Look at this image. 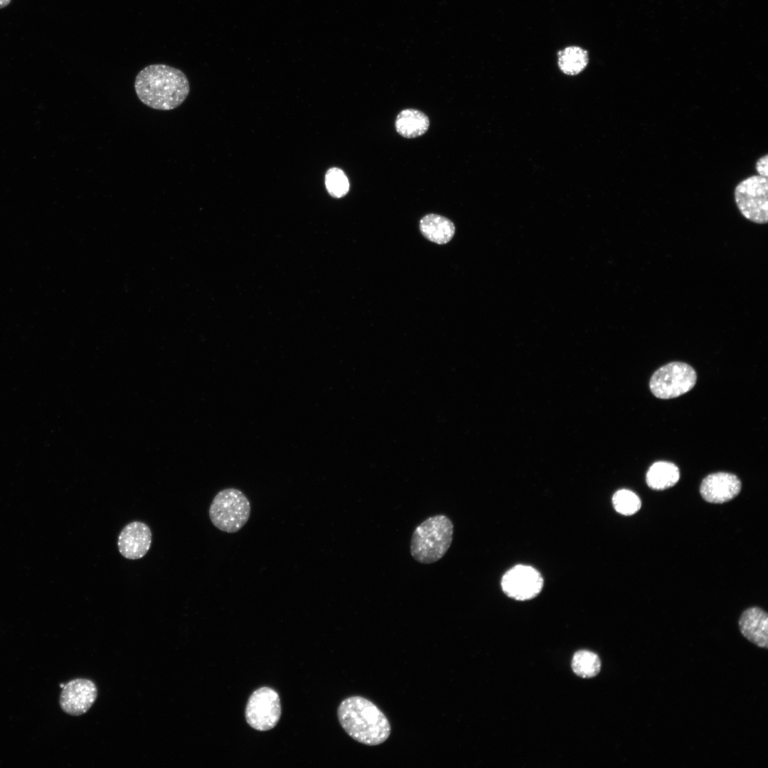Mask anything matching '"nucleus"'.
I'll return each mask as SVG.
<instances>
[{"label":"nucleus","mask_w":768,"mask_h":768,"mask_svg":"<svg viewBox=\"0 0 768 768\" xmlns=\"http://www.w3.org/2000/svg\"><path fill=\"white\" fill-rule=\"evenodd\" d=\"M614 509L624 516H631L641 508V500L633 491L628 489L617 491L612 497Z\"/></svg>","instance_id":"a211bd4d"},{"label":"nucleus","mask_w":768,"mask_h":768,"mask_svg":"<svg viewBox=\"0 0 768 768\" xmlns=\"http://www.w3.org/2000/svg\"><path fill=\"white\" fill-rule=\"evenodd\" d=\"M151 538V531L146 523L141 521L131 522L123 528L118 536L119 552L127 559H140L149 550Z\"/></svg>","instance_id":"9d476101"},{"label":"nucleus","mask_w":768,"mask_h":768,"mask_svg":"<svg viewBox=\"0 0 768 768\" xmlns=\"http://www.w3.org/2000/svg\"><path fill=\"white\" fill-rule=\"evenodd\" d=\"M571 666L573 672L578 676L592 678L599 673L601 661L596 654L581 650L574 654Z\"/></svg>","instance_id":"f3484780"},{"label":"nucleus","mask_w":768,"mask_h":768,"mask_svg":"<svg viewBox=\"0 0 768 768\" xmlns=\"http://www.w3.org/2000/svg\"><path fill=\"white\" fill-rule=\"evenodd\" d=\"M251 507L247 497L239 489L228 488L213 498L209 517L213 525L221 531L234 533L248 521Z\"/></svg>","instance_id":"20e7f679"},{"label":"nucleus","mask_w":768,"mask_h":768,"mask_svg":"<svg viewBox=\"0 0 768 768\" xmlns=\"http://www.w3.org/2000/svg\"><path fill=\"white\" fill-rule=\"evenodd\" d=\"M134 89L139 100L154 110H171L179 107L189 94L186 75L179 69L153 64L137 75Z\"/></svg>","instance_id":"f257e3e1"},{"label":"nucleus","mask_w":768,"mask_h":768,"mask_svg":"<svg viewBox=\"0 0 768 768\" xmlns=\"http://www.w3.org/2000/svg\"><path fill=\"white\" fill-rule=\"evenodd\" d=\"M97 697L95 683L86 678H75L64 685L59 698V704L63 712L78 716L85 713L94 704Z\"/></svg>","instance_id":"1a4fd4ad"},{"label":"nucleus","mask_w":768,"mask_h":768,"mask_svg":"<svg viewBox=\"0 0 768 768\" xmlns=\"http://www.w3.org/2000/svg\"><path fill=\"white\" fill-rule=\"evenodd\" d=\"M454 526L444 514L430 516L414 530L410 540V553L422 564H431L440 560L452 543Z\"/></svg>","instance_id":"7ed1b4c3"},{"label":"nucleus","mask_w":768,"mask_h":768,"mask_svg":"<svg viewBox=\"0 0 768 768\" xmlns=\"http://www.w3.org/2000/svg\"><path fill=\"white\" fill-rule=\"evenodd\" d=\"M741 634L749 641L760 648H768V615L757 607L745 610L739 619Z\"/></svg>","instance_id":"f8f14e48"},{"label":"nucleus","mask_w":768,"mask_h":768,"mask_svg":"<svg viewBox=\"0 0 768 768\" xmlns=\"http://www.w3.org/2000/svg\"><path fill=\"white\" fill-rule=\"evenodd\" d=\"M11 0H0V9L4 8L8 6Z\"/></svg>","instance_id":"412c9836"},{"label":"nucleus","mask_w":768,"mask_h":768,"mask_svg":"<svg viewBox=\"0 0 768 768\" xmlns=\"http://www.w3.org/2000/svg\"><path fill=\"white\" fill-rule=\"evenodd\" d=\"M741 490L738 477L727 472H717L705 476L700 484L703 498L713 503H722L736 497Z\"/></svg>","instance_id":"9b49d317"},{"label":"nucleus","mask_w":768,"mask_h":768,"mask_svg":"<svg viewBox=\"0 0 768 768\" xmlns=\"http://www.w3.org/2000/svg\"><path fill=\"white\" fill-rule=\"evenodd\" d=\"M543 580L535 568L518 565L507 571L501 579L503 591L516 600H528L541 591Z\"/></svg>","instance_id":"6e6552de"},{"label":"nucleus","mask_w":768,"mask_h":768,"mask_svg":"<svg viewBox=\"0 0 768 768\" xmlns=\"http://www.w3.org/2000/svg\"><path fill=\"white\" fill-rule=\"evenodd\" d=\"M768 155L767 154L759 158L755 163V169L758 175L768 177Z\"/></svg>","instance_id":"aec40b11"},{"label":"nucleus","mask_w":768,"mask_h":768,"mask_svg":"<svg viewBox=\"0 0 768 768\" xmlns=\"http://www.w3.org/2000/svg\"><path fill=\"white\" fill-rule=\"evenodd\" d=\"M337 714L345 732L360 743L378 745L384 742L390 734V725L385 715L374 703L363 697L346 698L340 704Z\"/></svg>","instance_id":"f03ea898"},{"label":"nucleus","mask_w":768,"mask_h":768,"mask_svg":"<svg viewBox=\"0 0 768 768\" xmlns=\"http://www.w3.org/2000/svg\"><path fill=\"white\" fill-rule=\"evenodd\" d=\"M65 684H60V686L63 688Z\"/></svg>","instance_id":"4be33fe9"},{"label":"nucleus","mask_w":768,"mask_h":768,"mask_svg":"<svg viewBox=\"0 0 768 768\" xmlns=\"http://www.w3.org/2000/svg\"><path fill=\"white\" fill-rule=\"evenodd\" d=\"M588 61L587 51L579 46H568L558 53V67L566 75L580 73L587 67Z\"/></svg>","instance_id":"dca6fc26"},{"label":"nucleus","mask_w":768,"mask_h":768,"mask_svg":"<svg viewBox=\"0 0 768 768\" xmlns=\"http://www.w3.org/2000/svg\"><path fill=\"white\" fill-rule=\"evenodd\" d=\"M325 184L329 193L335 198L344 196L349 190L348 179L340 169L333 167L328 170Z\"/></svg>","instance_id":"6ab92c4d"},{"label":"nucleus","mask_w":768,"mask_h":768,"mask_svg":"<svg viewBox=\"0 0 768 768\" xmlns=\"http://www.w3.org/2000/svg\"><path fill=\"white\" fill-rule=\"evenodd\" d=\"M281 705L278 693L269 687L255 690L248 699L245 718L248 725L259 731L274 728L279 720Z\"/></svg>","instance_id":"0eeeda50"},{"label":"nucleus","mask_w":768,"mask_h":768,"mask_svg":"<svg viewBox=\"0 0 768 768\" xmlns=\"http://www.w3.org/2000/svg\"><path fill=\"white\" fill-rule=\"evenodd\" d=\"M420 230L427 240L440 245L449 242L455 233L454 225L449 219L434 213L420 220Z\"/></svg>","instance_id":"ddd939ff"},{"label":"nucleus","mask_w":768,"mask_h":768,"mask_svg":"<svg viewBox=\"0 0 768 768\" xmlns=\"http://www.w3.org/2000/svg\"><path fill=\"white\" fill-rule=\"evenodd\" d=\"M696 380V372L690 365L683 362H671L654 373L649 387L656 398L670 399L690 391L695 386Z\"/></svg>","instance_id":"423d86ee"},{"label":"nucleus","mask_w":768,"mask_h":768,"mask_svg":"<svg viewBox=\"0 0 768 768\" xmlns=\"http://www.w3.org/2000/svg\"><path fill=\"white\" fill-rule=\"evenodd\" d=\"M679 478L680 471L676 464L659 461L649 467L646 475V481L652 489L663 490L673 486Z\"/></svg>","instance_id":"2eb2a0df"},{"label":"nucleus","mask_w":768,"mask_h":768,"mask_svg":"<svg viewBox=\"0 0 768 768\" xmlns=\"http://www.w3.org/2000/svg\"><path fill=\"white\" fill-rule=\"evenodd\" d=\"M768 178L752 175L740 181L734 190L735 201L741 214L757 224L768 220Z\"/></svg>","instance_id":"39448f33"},{"label":"nucleus","mask_w":768,"mask_h":768,"mask_svg":"<svg viewBox=\"0 0 768 768\" xmlns=\"http://www.w3.org/2000/svg\"><path fill=\"white\" fill-rule=\"evenodd\" d=\"M395 126L402 137L415 138L427 132L430 120L424 112L418 110L405 109L397 115Z\"/></svg>","instance_id":"4468645a"}]
</instances>
